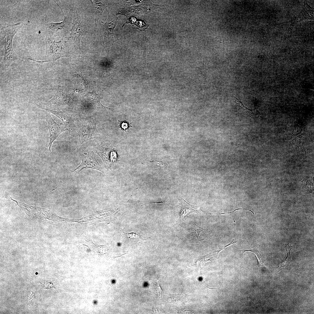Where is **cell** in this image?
<instances>
[{"instance_id": "10", "label": "cell", "mask_w": 314, "mask_h": 314, "mask_svg": "<svg viewBox=\"0 0 314 314\" xmlns=\"http://www.w3.org/2000/svg\"><path fill=\"white\" fill-rule=\"evenodd\" d=\"M190 225L192 233L196 239L199 242L207 239L210 231L201 228L194 222H191Z\"/></svg>"}, {"instance_id": "4", "label": "cell", "mask_w": 314, "mask_h": 314, "mask_svg": "<svg viewBox=\"0 0 314 314\" xmlns=\"http://www.w3.org/2000/svg\"><path fill=\"white\" fill-rule=\"evenodd\" d=\"M72 24L69 36L66 38L72 44L75 50H80V41L84 31L80 17L76 8L74 10Z\"/></svg>"}, {"instance_id": "13", "label": "cell", "mask_w": 314, "mask_h": 314, "mask_svg": "<svg viewBox=\"0 0 314 314\" xmlns=\"http://www.w3.org/2000/svg\"><path fill=\"white\" fill-rule=\"evenodd\" d=\"M86 99L87 101L95 108L101 110L110 108L101 103V97L95 92H89L86 95Z\"/></svg>"}, {"instance_id": "7", "label": "cell", "mask_w": 314, "mask_h": 314, "mask_svg": "<svg viewBox=\"0 0 314 314\" xmlns=\"http://www.w3.org/2000/svg\"><path fill=\"white\" fill-rule=\"evenodd\" d=\"M82 162L73 172L80 171L83 169L91 168L100 171L102 172V167L97 161L93 151L85 153L81 155Z\"/></svg>"}, {"instance_id": "3", "label": "cell", "mask_w": 314, "mask_h": 314, "mask_svg": "<svg viewBox=\"0 0 314 314\" xmlns=\"http://www.w3.org/2000/svg\"><path fill=\"white\" fill-rule=\"evenodd\" d=\"M97 124L96 120L93 118H88L84 120L78 132V145H81L91 139L101 138L97 129Z\"/></svg>"}, {"instance_id": "21", "label": "cell", "mask_w": 314, "mask_h": 314, "mask_svg": "<svg viewBox=\"0 0 314 314\" xmlns=\"http://www.w3.org/2000/svg\"><path fill=\"white\" fill-rule=\"evenodd\" d=\"M157 286L158 287L157 289V291H158V296L159 297H160V298H161V297H163V294L162 293H163V292L162 291L159 285H158V281H157Z\"/></svg>"}, {"instance_id": "17", "label": "cell", "mask_w": 314, "mask_h": 314, "mask_svg": "<svg viewBox=\"0 0 314 314\" xmlns=\"http://www.w3.org/2000/svg\"><path fill=\"white\" fill-rule=\"evenodd\" d=\"M149 164L151 167L157 168H167V165L165 163L160 161L149 160Z\"/></svg>"}, {"instance_id": "11", "label": "cell", "mask_w": 314, "mask_h": 314, "mask_svg": "<svg viewBox=\"0 0 314 314\" xmlns=\"http://www.w3.org/2000/svg\"><path fill=\"white\" fill-rule=\"evenodd\" d=\"M54 1L61 9L64 16L63 20L60 22H48L46 24V26L48 31L57 33L64 31L67 28L68 19L67 16L65 15L62 8Z\"/></svg>"}, {"instance_id": "5", "label": "cell", "mask_w": 314, "mask_h": 314, "mask_svg": "<svg viewBox=\"0 0 314 314\" xmlns=\"http://www.w3.org/2000/svg\"><path fill=\"white\" fill-rule=\"evenodd\" d=\"M74 100L62 87L58 85L57 91L54 96L47 102L49 105H68L72 107Z\"/></svg>"}, {"instance_id": "20", "label": "cell", "mask_w": 314, "mask_h": 314, "mask_svg": "<svg viewBox=\"0 0 314 314\" xmlns=\"http://www.w3.org/2000/svg\"><path fill=\"white\" fill-rule=\"evenodd\" d=\"M122 231V232L123 235L128 238L130 239H142L143 240H145L146 239H143L141 238L140 235L137 233H136L133 232H131V233H126L122 229H121Z\"/></svg>"}, {"instance_id": "23", "label": "cell", "mask_w": 314, "mask_h": 314, "mask_svg": "<svg viewBox=\"0 0 314 314\" xmlns=\"http://www.w3.org/2000/svg\"><path fill=\"white\" fill-rule=\"evenodd\" d=\"M154 203H162V204H164L162 201H161L154 202H151L149 203L145 204H144V205H145V204H149Z\"/></svg>"}, {"instance_id": "12", "label": "cell", "mask_w": 314, "mask_h": 314, "mask_svg": "<svg viewBox=\"0 0 314 314\" xmlns=\"http://www.w3.org/2000/svg\"><path fill=\"white\" fill-rule=\"evenodd\" d=\"M304 20H314V8L310 6L306 1H304L303 7L296 19L297 22Z\"/></svg>"}, {"instance_id": "16", "label": "cell", "mask_w": 314, "mask_h": 314, "mask_svg": "<svg viewBox=\"0 0 314 314\" xmlns=\"http://www.w3.org/2000/svg\"><path fill=\"white\" fill-rule=\"evenodd\" d=\"M216 251L214 253L206 255L200 257L197 260V263H198L201 266L203 265L205 263L208 261H212L213 260L215 257L218 253H216Z\"/></svg>"}, {"instance_id": "19", "label": "cell", "mask_w": 314, "mask_h": 314, "mask_svg": "<svg viewBox=\"0 0 314 314\" xmlns=\"http://www.w3.org/2000/svg\"><path fill=\"white\" fill-rule=\"evenodd\" d=\"M118 125L121 128V129L123 130L126 132H128L130 130V129L132 127V126L129 122L126 120L118 121Z\"/></svg>"}, {"instance_id": "6", "label": "cell", "mask_w": 314, "mask_h": 314, "mask_svg": "<svg viewBox=\"0 0 314 314\" xmlns=\"http://www.w3.org/2000/svg\"><path fill=\"white\" fill-rule=\"evenodd\" d=\"M48 113L46 116L50 135V140L48 146L51 152V148L53 142L60 134L65 131L66 129L64 124H58L52 118L50 113Z\"/></svg>"}, {"instance_id": "2", "label": "cell", "mask_w": 314, "mask_h": 314, "mask_svg": "<svg viewBox=\"0 0 314 314\" xmlns=\"http://www.w3.org/2000/svg\"><path fill=\"white\" fill-rule=\"evenodd\" d=\"M45 39L46 49L43 60L44 63L49 62H54L61 58L69 56V53L64 49L63 38L58 42H56L55 40L53 41L49 38L48 34L46 33Z\"/></svg>"}, {"instance_id": "14", "label": "cell", "mask_w": 314, "mask_h": 314, "mask_svg": "<svg viewBox=\"0 0 314 314\" xmlns=\"http://www.w3.org/2000/svg\"><path fill=\"white\" fill-rule=\"evenodd\" d=\"M94 9L95 15V26L97 25L98 20L101 16L106 7L99 0H91Z\"/></svg>"}, {"instance_id": "1", "label": "cell", "mask_w": 314, "mask_h": 314, "mask_svg": "<svg viewBox=\"0 0 314 314\" xmlns=\"http://www.w3.org/2000/svg\"><path fill=\"white\" fill-rule=\"evenodd\" d=\"M20 22L8 26L0 29V50L3 51V57L1 60V69L7 70L13 62L24 58L17 54L13 51L12 46L13 38L21 26Z\"/></svg>"}, {"instance_id": "18", "label": "cell", "mask_w": 314, "mask_h": 314, "mask_svg": "<svg viewBox=\"0 0 314 314\" xmlns=\"http://www.w3.org/2000/svg\"><path fill=\"white\" fill-rule=\"evenodd\" d=\"M233 100L234 102L238 107L245 111L246 112L253 114L254 112L252 110L248 108L244 105L242 102L234 96H233Z\"/></svg>"}, {"instance_id": "9", "label": "cell", "mask_w": 314, "mask_h": 314, "mask_svg": "<svg viewBox=\"0 0 314 314\" xmlns=\"http://www.w3.org/2000/svg\"><path fill=\"white\" fill-rule=\"evenodd\" d=\"M117 17L108 18L103 26L104 39L105 43L113 44L114 42L113 31L117 23Z\"/></svg>"}, {"instance_id": "22", "label": "cell", "mask_w": 314, "mask_h": 314, "mask_svg": "<svg viewBox=\"0 0 314 314\" xmlns=\"http://www.w3.org/2000/svg\"><path fill=\"white\" fill-rule=\"evenodd\" d=\"M249 210V211H251L253 213V214H254V213L251 210L246 209H245V208H241L237 209H235V210H234L233 211H232L231 212H228V213H215V214H213L218 215V214H227V213H228V214L229 213H232L234 212L235 211H236V210Z\"/></svg>"}, {"instance_id": "8", "label": "cell", "mask_w": 314, "mask_h": 314, "mask_svg": "<svg viewBox=\"0 0 314 314\" xmlns=\"http://www.w3.org/2000/svg\"><path fill=\"white\" fill-rule=\"evenodd\" d=\"M34 103L39 108L43 109L48 113L53 114L59 118L64 123L66 127V130H67L71 135L74 134L75 126L74 121L72 118L62 111H57L50 110L43 107L41 106L35 102Z\"/></svg>"}, {"instance_id": "15", "label": "cell", "mask_w": 314, "mask_h": 314, "mask_svg": "<svg viewBox=\"0 0 314 314\" xmlns=\"http://www.w3.org/2000/svg\"><path fill=\"white\" fill-rule=\"evenodd\" d=\"M285 246L286 248L287 256L284 261L281 263L278 267H276L278 272L285 269L288 266L290 265L292 263V261L291 259L290 256V251L292 248V247L289 244L285 245Z\"/></svg>"}]
</instances>
